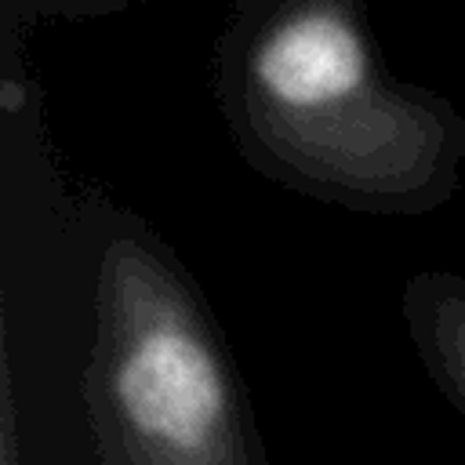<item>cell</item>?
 Masks as SVG:
<instances>
[{
  "label": "cell",
  "instance_id": "1",
  "mask_svg": "<svg viewBox=\"0 0 465 465\" xmlns=\"http://www.w3.org/2000/svg\"><path fill=\"white\" fill-rule=\"evenodd\" d=\"M0 425L22 465H269L236 360L185 265L76 185L40 91L4 76Z\"/></svg>",
  "mask_w": 465,
  "mask_h": 465
},
{
  "label": "cell",
  "instance_id": "2",
  "mask_svg": "<svg viewBox=\"0 0 465 465\" xmlns=\"http://www.w3.org/2000/svg\"><path fill=\"white\" fill-rule=\"evenodd\" d=\"M214 98L272 182L367 214H429L461 185L465 116L389 73L367 0H236Z\"/></svg>",
  "mask_w": 465,
  "mask_h": 465
},
{
  "label": "cell",
  "instance_id": "4",
  "mask_svg": "<svg viewBox=\"0 0 465 465\" xmlns=\"http://www.w3.org/2000/svg\"><path fill=\"white\" fill-rule=\"evenodd\" d=\"M131 0H0L4 15V76H22L18 69V44L40 18H91V15H113L127 7Z\"/></svg>",
  "mask_w": 465,
  "mask_h": 465
},
{
  "label": "cell",
  "instance_id": "3",
  "mask_svg": "<svg viewBox=\"0 0 465 465\" xmlns=\"http://www.w3.org/2000/svg\"><path fill=\"white\" fill-rule=\"evenodd\" d=\"M403 320L425 371L465 414V276L418 272L403 287Z\"/></svg>",
  "mask_w": 465,
  "mask_h": 465
}]
</instances>
